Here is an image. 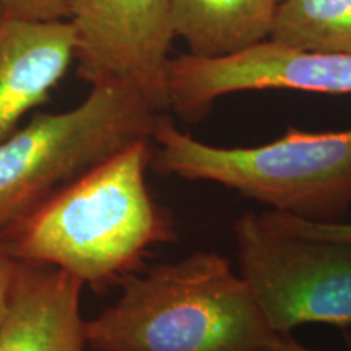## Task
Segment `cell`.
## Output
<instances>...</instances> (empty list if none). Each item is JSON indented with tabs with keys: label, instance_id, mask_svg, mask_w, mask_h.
Wrapping results in <instances>:
<instances>
[{
	"label": "cell",
	"instance_id": "obj_6",
	"mask_svg": "<svg viewBox=\"0 0 351 351\" xmlns=\"http://www.w3.org/2000/svg\"><path fill=\"white\" fill-rule=\"evenodd\" d=\"M169 109L200 122L223 96L262 90L351 95V56L289 49L271 41L226 57H171L166 67Z\"/></svg>",
	"mask_w": 351,
	"mask_h": 351
},
{
	"label": "cell",
	"instance_id": "obj_13",
	"mask_svg": "<svg viewBox=\"0 0 351 351\" xmlns=\"http://www.w3.org/2000/svg\"><path fill=\"white\" fill-rule=\"evenodd\" d=\"M73 0H0L2 15L15 19L59 21L69 20Z\"/></svg>",
	"mask_w": 351,
	"mask_h": 351
},
{
	"label": "cell",
	"instance_id": "obj_10",
	"mask_svg": "<svg viewBox=\"0 0 351 351\" xmlns=\"http://www.w3.org/2000/svg\"><path fill=\"white\" fill-rule=\"evenodd\" d=\"M276 5V0H169L171 29L189 54L232 56L269 41Z\"/></svg>",
	"mask_w": 351,
	"mask_h": 351
},
{
	"label": "cell",
	"instance_id": "obj_18",
	"mask_svg": "<svg viewBox=\"0 0 351 351\" xmlns=\"http://www.w3.org/2000/svg\"><path fill=\"white\" fill-rule=\"evenodd\" d=\"M276 2H280V0H276Z\"/></svg>",
	"mask_w": 351,
	"mask_h": 351
},
{
	"label": "cell",
	"instance_id": "obj_5",
	"mask_svg": "<svg viewBox=\"0 0 351 351\" xmlns=\"http://www.w3.org/2000/svg\"><path fill=\"white\" fill-rule=\"evenodd\" d=\"M232 232L239 274L276 335L306 324L351 327V243L276 231L252 212Z\"/></svg>",
	"mask_w": 351,
	"mask_h": 351
},
{
	"label": "cell",
	"instance_id": "obj_3",
	"mask_svg": "<svg viewBox=\"0 0 351 351\" xmlns=\"http://www.w3.org/2000/svg\"><path fill=\"white\" fill-rule=\"evenodd\" d=\"M150 168L161 176L232 189L278 213L339 223L351 208V127L337 132L289 129L274 142L217 147L158 114Z\"/></svg>",
	"mask_w": 351,
	"mask_h": 351
},
{
	"label": "cell",
	"instance_id": "obj_8",
	"mask_svg": "<svg viewBox=\"0 0 351 351\" xmlns=\"http://www.w3.org/2000/svg\"><path fill=\"white\" fill-rule=\"evenodd\" d=\"M83 288L56 267L19 262L0 322V351H86Z\"/></svg>",
	"mask_w": 351,
	"mask_h": 351
},
{
	"label": "cell",
	"instance_id": "obj_9",
	"mask_svg": "<svg viewBox=\"0 0 351 351\" xmlns=\"http://www.w3.org/2000/svg\"><path fill=\"white\" fill-rule=\"evenodd\" d=\"M77 39L69 20L0 16V142L32 109L49 99L75 60Z\"/></svg>",
	"mask_w": 351,
	"mask_h": 351
},
{
	"label": "cell",
	"instance_id": "obj_1",
	"mask_svg": "<svg viewBox=\"0 0 351 351\" xmlns=\"http://www.w3.org/2000/svg\"><path fill=\"white\" fill-rule=\"evenodd\" d=\"M152 155V138L140 140L57 189L0 231L8 252L95 291L135 274L152 247L176 238L168 210L148 191Z\"/></svg>",
	"mask_w": 351,
	"mask_h": 351
},
{
	"label": "cell",
	"instance_id": "obj_12",
	"mask_svg": "<svg viewBox=\"0 0 351 351\" xmlns=\"http://www.w3.org/2000/svg\"><path fill=\"white\" fill-rule=\"evenodd\" d=\"M261 219L269 228L276 231L289 232V234L304 236L322 241H335V243H351V223H320L309 221L288 213H278L274 210L258 213Z\"/></svg>",
	"mask_w": 351,
	"mask_h": 351
},
{
	"label": "cell",
	"instance_id": "obj_11",
	"mask_svg": "<svg viewBox=\"0 0 351 351\" xmlns=\"http://www.w3.org/2000/svg\"><path fill=\"white\" fill-rule=\"evenodd\" d=\"M269 41L296 51L351 56V0H280Z\"/></svg>",
	"mask_w": 351,
	"mask_h": 351
},
{
	"label": "cell",
	"instance_id": "obj_4",
	"mask_svg": "<svg viewBox=\"0 0 351 351\" xmlns=\"http://www.w3.org/2000/svg\"><path fill=\"white\" fill-rule=\"evenodd\" d=\"M158 112L137 86L91 85L75 108L36 114L0 142V231L57 189L140 140L152 138Z\"/></svg>",
	"mask_w": 351,
	"mask_h": 351
},
{
	"label": "cell",
	"instance_id": "obj_14",
	"mask_svg": "<svg viewBox=\"0 0 351 351\" xmlns=\"http://www.w3.org/2000/svg\"><path fill=\"white\" fill-rule=\"evenodd\" d=\"M16 267H19V261L13 258L5 244H3L2 238H0V322H2L3 315L7 313Z\"/></svg>",
	"mask_w": 351,
	"mask_h": 351
},
{
	"label": "cell",
	"instance_id": "obj_16",
	"mask_svg": "<svg viewBox=\"0 0 351 351\" xmlns=\"http://www.w3.org/2000/svg\"><path fill=\"white\" fill-rule=\"evenodd\" d=\"M345 340H346V348L351 351V327L345 330Z\"/></svg>",
	"mask_w": 351,
	"mask_h": 351
},
{
	"label": "cell",
	"instance_id": "obj_2",
	"mask_svg": "<svg viewBox=\"0 0 351 351\" xmlns=\"http://www.w3.org/2000/svg\"><path fill=\"white\" fill-rule=\"evenodd\" d=\"M121 296L86 320L91 351H265L271 330L251 288L218 252L130 274Z\"/></svg>",
	"mask_w": 351,
	"mask_h": 351
},
{
	"label": "cell",
	"instance_id": "obj_15",
	"mask_svg": "<svg viewBox=\"0 0 351 351\" xmlns=\"http://www.w3.org/2000/svg\"><path fill=\"white\" fill-rule=\"evenodd\" d=\"M265 351H317L300 343L291 335H278Z\"/></svg>",
	"mask_w": 351,
	"mask_h": 351
},
{
	"label": "cell",
	"instance_id": "obj_7",
	"mask_svg": "<svg viewBox=\"0 0 351 351\" xmlns=\"http://www.w3.org/2000/svg\"><path fill=\"white\" fill-rule=\"evenodd\" d=\"M69 21L82 80L129 82L158 112L169 111V0H73Z\"/></svg>",
	"mask_w": 351,
	"mask_h": 351
},
{
	"label": "cell",
	"instance_id": "obj_17",
	"mask_svg": "<svg viewBox=\"0 0 351 351\" xmlns=\"http://www.w3.org/2000/svg\"><path fill=\"white\" fill-rule=\"evenodd\" d=\"M0 16H2V8H0Z\"/></svg>",
	"mask_w": 351,
	"mask_h": 351
}]
</instances>
